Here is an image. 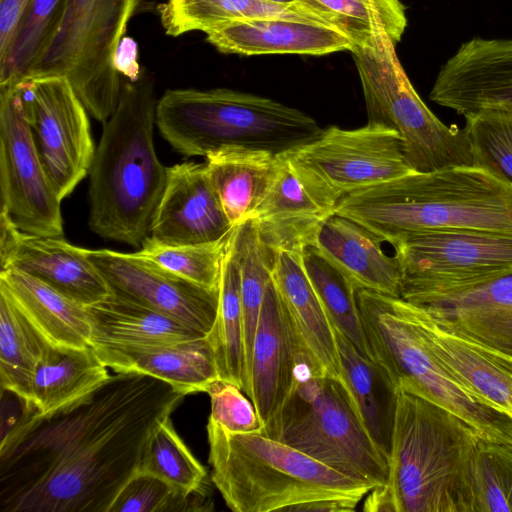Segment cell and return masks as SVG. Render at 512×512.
Masks as SVG:
<instances>
[{
  "label": "cell",
  "instance_id": "cell-1",
  "mask_svg": "<svg viewBox=\"0 0 512 512\" xmlns=\"http://www.w3.org/2000/svg\"><path fill=\"white\" fill-rule=\"evenodd\" d=\"M186 395L135 372L48 414L23 405L0 443V512H108Z\"/></svg>",
  "mask_w": 512,
  "mask_h": 512
},
{
  "label": "cell",
  "instance_id": "cell-2",
  "mask_svg": "<svg viewBox=\"0 0 512 512\" xmlns=\"http://www.w3.org/2000/svg\"><path fill=\"white\" fill-rule=\"evenodd\" d=\"M482 436L438 404L399 390L384 485L367 495L368 512H477L473 486Z\"/></svg>",
  "mask_w": 512,
  "mask_h": 512
},
{
  "label": "cell",
  "instance_id": "cell-3",
  "mask_svg": "<svg viewBox=\"0 0 512 512\" xmlns=\"http://www.w3.org/2000/svg\"><path fill=\"white\" fill-rule=\"evenodd\" d=\"M334 213L392 246L434 230L512 233V185L476 165L412 171L345 196Z\"/></svg>",
  "mask_w": 512,
  "mask_h": 512
},
{
  "label": "cell",
  "instance_id": "cell-4",
  "mask_svg": "<svg viewBox=\"0 0 512 512\" xmlns=\"http://www.w3.org/2000/svg\"><path fill=\"white\" fill-rule=\"evenodd\" d=\"M157 102L149 72L143 69L138 80L123 81L88 174L89 228L135 248L149 236L168 177L169 167L159 161L153 142Z\"/></svg>",
  "mask_w": 512,
  "mask_h": 512
},
{
  "label": "cell",
  "instance_id": "cell-5",
  "mask_svg": "<svg viewBox=\"0 0 512 512\" xmlns=\"http://www.w3.org/2000/svg\"><path fill=\"white\" fill-rule=\"evenodd\" d=\"M211 480L235 512H294L326 499L359 503L374 485L357 481L262 429L231 432L208 421Z\"/></svg>",
  "mask_w": 512,
  "mask_h": 512
},
{
  "label": "cell",
  "instance_id": "cell-6",
  "mask_svg": "<svg viewBox=\"0 0 512 512\" xmlns=\"http://www.w3.org/2000/svg\"><path fill=\"white\" fill-rule=\"evenodd\" d=\"M156 126L185 156L245 148L284 154L315 139L317 121L271 98L227 88L170 89L156 106Z\"/></svg>",
  "mask_w": 512,
  "mask_h": 512
},
{
  "label": "cell",
  "instance_id": "cell-7",
  "mask_svg": "<svg viewBox=\"0 0 512 512\" xmlns=\"http://www.w3.org/2000/svg\"><path fill=\"white\" fill-rule=\"evenodd\" d=\"M356 298L371 358L397 390L420 395L474 427L483 439L512 445V417L466 388L431 350L409 302L368 289Z\"/></svg>",
  "mask_w": 512,
  "mask_h": 512
},
{
  "label": "cell",
  "instance_id": "cell-8",
  "mask_svg": "<svg viewBox=\"0 0 512 512\" xmlns=\"http://www.w3.org/2000/svg\"><path fill=\"white\" fill-rule=\"evenodd\" d=\"M395 45L386 33L380 32L351 50L368 123L398 132L413 171L474 165L465 128L444 124L428 108L406 75Z\"/></svg>",
  "mask_w": 512,
  "mask_h": 512
},
{
  "label": "cell",
  "instance_id": "cell-9",
  "mask_svg": "<svg viewBox=\"0 0 512 512\" xmlns=\"http://www.w3.org/2000/svg\"><path fill=\"white\" fill-rule=\"evenodd\" d=\"M267 435L357 481L379 487L388 459L367 433L343 383L312 363L296 384Z\"/></svg>",
  "mask_w": 512,
  "mask_h": 512
},
{
  "label": "cell",
  "instance_id": "cell-10",
  "mask_svg": "<svg viewBox=\"0 0 512 512\" xmlns=\"http://www.w3.org/2000/svg\"><path fill=\"white\" fill-rule=\"evenodd\" d=\"M137 1L67 0L59 29L27 77H67L89 115L105 123L121 95L114 57Z\"/></svg>",
  "mask_w": 512,
  "mask_h": 512
},
{
  "label": "cell",
  "instance_id": "cell-11",
  "mask_svg": "<svg viewBox=\"0 0 512 512\" xmlns=\"http://www.w3.org/2000/svg\"><path fill=\"white\" fill-rule=\"evenodd\" d=\"M281 155L315 200L332 211L351 193L413 171L398 132L369 123L357 129L330 126Z\"/></svg>",
  "mask_w": 512,
  "mask_h": 512
},
{
  "label": "cell",
  "instance_id": "cell-12",
  "mask_svg": "<svg viewBox=\"0 0 512 512\" xmlns=\"http://www.w3.org/2000/svg\"><path fill=\"white\" fill-rule=\"evenodd\" d=\"M393 247L403 273L401 297L450 291L512 270V233L434 230Z\"/></svg>",
  "mask_w": 512,
  "mask_h": 512
},
{
  "label": "cell",
  "instance_id": "cell-13",
  "mask_svg": "<svg viewBox=\"0 0 512 512\" xmlns=\"http://www.w3.org/2000/svg\"><path fill=\"white\" fill-rule=\"evenodd\" d=\"M14 85L44 169L62 201L89 174L95 155L89 113L65 76L27 77Z\"/></svg>",
  "mask_w": 512,
  "mask_h": 512
},
{
  "label": "cell",
  "instance_id": "cell-14",
  "mask_svg": "<svg viewBox=\"0 0 512 512\" xmlns=\"http://www.w3.org/2000/svg\"><path fill=\"white\" fill-rule=\"evenodd\" d=\"M1 211L23 233L63 237L61 200L42 164L16 85L0 88Z\"/></svg>",
  "mask_w": 512,
  "mask_h": 512
},
{
  "label": "cell",
  "instance_id": "cell-15",
  "mask_svg": "<svg viewBox=\"0 0 512 512\" xmlns=\"http://www.w3.org/2000/svg\"><path fill=\"white\" fill-rule=\"evenodd\" d=\"M112 294L169 315L206 336L218 312L219 290L190 282L137 252L85 249Z\"/></svg>",
  "mask_w": 512,
  "mask_h": 512
},
{
  "label": "cell",
  "instance_id": "cell-16",
  "mask_svg": "<svg viewBox=\"0 0 512 512\" xmlns=\"http://www.w3.org/2000/svg\"><path fill=\"white\" fill-rule=\"evenodd\" d=\"M308 361L316 363L302 344L271 277L265 290L243 388L256 409L265 434L277 422L302 365Z\"/></svg>",
  "mask_w": 512,
  "mask_h": 512
},
{
  "label": "cell",
  "instance_id": "cell-17",
  "mask_svg": "<svg viewBox=\"0 0 512 512\" xmlns=\"http://www.w3.org/2000/svg\"><path fill=\"white\" fill-rule=\"evenodd\" d=\"M429 98L464 118L482 110L512 113V38L463 42L440 66Z\"/></svg>",
  "mask_w": 512,
  "mask_h": 512
},
{
  "label": "cell",
  "instance_id": "cell-18",
  "mask_svg": "<svg viewBox=\"0 0 512 512\" xmlns=\"http://www.w3.org/2000/svg\"><path fill=\"white\" fill-rule=\"evenodd\" d=\"M401 298L445 329L512 359V270L462 288Z\"/></svg>",
  "mask_w": 512,
  "mask_h": 512
},
{
  "label": "cell",
  "instance_id": "cell-19",
  "mask_svg": "<svg viewBox=\"0 0 512 512\" xmlns=\"http://www.w3.org/2000/svg\"><path fill=\"white\" fill-rule=\"evenodd\" d=\"M1 269L15 268L50 285L73 300L93 305L111 291L85 254L63 237L35 236L21 232L0 211Z\"/></svg>",
  "mask_w": 512,
  "mask_h": 512
},
{
  "label": "cell",
  "instance_id": "cell-20",
  "mask_svg": "<svg viewBox=\"0 0 512 512\" xmlns=\"http://www.w3.org/2000/svg\"><path fill=\"white\" fill-rule=\"evenodd\" d=\"M233 228L205 164L182 162L168 168L149 237L168 245L203 244L227 237Z\"/></svg>",
  "mask_w": 512,
  "mask_h": 512
},
{
  "label": "cell",
  "instance_id": "cell-21",
  "mask_svg": "<svg viewBox=\"0 0 512 512\" xmlns=\"http://www.w3.org/2000/svg\"><path fill=\"white\" fill-rule=\"evenodd\" d=\"M218 51L245 56L264 54L326 55L351 51L353 41L335 27L289 18L231 21L205 32Z\"/></svg>",
  "mask_w": 512,
  "mask_h": 512
},
{
  "label": "cell",
  "instance_id": "cell-22",
  "mask_svg": "<svg viewBox=\"0 0 512 512\" xmlns=\"http://www.w3.org/2000/svg\"><path fill=\"white\" fill-rule=\"evenodd\" d=\"M279 156L277 174L251 219L261 242L274 256L279 251L302 254L314 245L322 224L334 211L320 205Z\"/></svg>",
  "mask_w": 512,
  "mask_h": 512
},
{
  "label": "cell",
  "instance_id": "cell-23",
  "mask_svg": "<svg viewBox=\"0 0 512 512\" xmlns=\"http://www.w3.org/2000/svg\"><path fill=\"white\" fill-rule=\"evenodd\" d=\"M382 243L365 227L333 213L322 224L313 246L356 289L401 297L400 262L383 251Z\"/></svg>",
  "mask_w": 512,
  "mask_h": 512
},
{
  "label": "cell",
  "instance_id": "cell-24",
  "mask_svg": "<svg viewBox=\"0 0 512 512\" xmlns=\"http://www.w3.org/2000/svg\"><path fill=\"white\" fill-rule=\"evenodd\" d=\"M410 305L436 357L473 394L512 417V359L445 329Z\"/></svg>",
  "mask_w": 512,
  "mask_h": 512
},
{
  "label": "cell",
  "instance_id": "cell-25",
  "mask_svg": "<svg viewBox=\"0 0 512 512\" xmlns=\"http://www.w3.org/2000/svg\"><path fill=\"white\" fill-rule=\"evenodd\" d=\"M93 348L115 372L152 376L184 395L206 392L219 378L214 350L207 337L173 344Z\"/></svg>",
  "mask_w": 512,
  "mask_h": 512
},
{
  "label": "cell",
  "instance_id": "cell-26",
  "mask_svg": "<svg viewBox=\"0 0 512 512\" xmlns=\"http://www.w3.org/2000/svg\"><path fill=\"white\" fill-rule=\"evenodd\" d=\"M271 277L308 353L324 375L345 385L334 325L311 284L301 254L277 252Z\"/></svg>",
  "mask_w": 512,
  "mask_h": 512
},
{
  "label": "cell",
  "instance_id": "cell-27",
  "mask_svg": "<svg viewBox=\"0 0 512 512\" xmlns=\"http://www.w3.org/2000/svg\"><path fill=\"white\" fill-rule=\"evenodd\" d=\"M0 290L49 344L90 345L92 322L87 306L15 268L1 269Z\"/></svg>",
  "mask_w": 512,
  "mask_h": 512
},
{
  "label": "cell",
  "instance_id": "cell-28",
  "mask_svg": "<svg viewBox=\"0 0 512 512\" xmlns=\"http://www.w3.org/2000/svg\"><path fill=\"white\" fill-rule=\"evenodd\" d=\"M87 307L92 347L162 345L207 337L178 319L112 293Z\"/></svg>",
  "mask_w": 512,
  "mask_h": 512
},
{
  "label": "cell",
  "instance_id": "cell-29",
  "mask_svg": "<svg viewBox=\"0 0 512 512\" xmlns=\"http://www.w3.org/2000/svg\"><path fill=\"white\" fill-rule=\"evenodd\" d=\"M94 348L59 347L49 344L34 370L28 404L48 414L85 398L110 374Z\"/></svg>",
  "mask_w": 512,
  "mask_h": 512
},
{
  "label": "cell",
  "instance_id": "cell-30",
  "mask_svg": "<svg viewBox=\"0 0 512 512\" xmlns=\"http://www.w3.org/2000/svg\"><path fill=\"white\" fill-rule=\"evenodd\" d=\"M205 159L209 180L232 226L251 219L277 174L280 156L264 150L225 148Z\"/></svg>",
  "mask_w": 512,
  "mask_h": 512
},
{
  "label": "cell",
  "instance_id": "cell-31",
  "mask_svg": "<svg viewBox=\"0 0 512 512\" xmlns=\"http://www.w3.org/2000/svg\"><path fill=\"white\" fill-rule=\"evenodd\" d=\"M335 335L342 376L354 408L367 433L388 459L398 392L376 361L364 355L336 328Z\"/></svg>",
  "mask_w": 512,
  "mask_h": 512
},
{
  "label": "cell",
  "instance_id": "cell-32",
  "mask_svg": "<svg viewBox=\"0 0 512 512\" xmlns=\"http://www.w3.org/2000/svg\"><path fill=\"white\" fill-rule=\"evenodd\" d=\"M165 33L180 36L244 19L289 18L327 24L298 3L279 4L265 0H166L159 7ZM329 25V24H328Z\"/></svg>",
  "mask_w": 512,
  "mask_h": 512
},
{
  "label": "cell",
  "instance_id": "cell-33",
  "mask_svg": "<svg viewBox=\"0 0 512 512\" xmlns=\"http://www.w3.org/2000/svg\"><path fill=\"white\" fill-rule=\"evenodd\" d=\"M207 339L214 350L219 379L231 382L243 391L245 353L241 278L230 235L222 262L217 317Z\"/></svg>",
  "mask_w": 512,
  "mask_h": 512
},
{
  "label": "cell",
  "instance_id": "cell-34",
  "mask_svg": "<svg viewBox=\"0 0 512 512\" xmlns=\"http://www.w3.org/2000/svg\"><path fill=\"white\" fill-rule=\"evenodd\" d=\"M49 343L0 290V384L28 404L30 383Z\"/></svg>",
  "mask_w": 512,
  "mask_h": 512
},
{
  "label": "cell",
  "instance_id": "cell-35",
  "mask_svg": "<svg viewBox=\"0 0 512 512\" xmlns=\"http://www.w3.org/2000/svg\"><path fill=\"white\" fill-rule=\"evenodd\" d=\"M305 10L347 35L355 44L384 32L396 44L408 24L400 0H295Z\"/></svg>",
  "mask_w": 512,
  "mask_h": 512
},
{
  "label": "cell",
  "instance_id": "cell-36",
  "mask_svg": "<svg viewBox=\"0 0 512 512\" xmlns=\"http://www.w3.org/2000/svg\"><path fill=\"white\" fill-rule=\"evenodd\" d=\"M230 239L240 268L245 385L263 298L266 287L271 279L274 255L261 242L256 225L252 219H248L235 226L230 234Z\"/></svg>",
  "mask_w": 512,
  "mask_h": 512
},
{
  "label": "cell",
  "instance_id": "cell-37",
  "mask_svg": "<svg viewBox=\"0 0 512 512\" xmlns=\"http://www.w3.org/2000/svg\"><path fill=\"white\" fill-rule=\"evenodd\" d=\"M305 271L334 327L371 358L355 286L312 245L302 254ZM372 359V358H371Z\"/></svg>",
  "mask_w": 512,
  "mask_h": 512
},
{
  "label": "cell",
  "instance_id": "cell-38",
  "mask_svg": "<svg viewBox=\"0 0 512 512\" xmlns=\"http://www.w3.org/2000/svg\"><path fill=\"white\" fill-rule=\"evenodd\" d=\"M67 0H30L15 38L0 62V88L25 79L54 38Z\"/></svg>",
  "mask_w": 512,
  "mask_h": 512
},
{
  "label": "cell",
  "instance_id": "cell-39",
  "mask_svg": "<svg viewBox=\"0 0 512 512\" xmlns=\"http://www.w3.org/2000/svg\"><path fill=\"white\" fill-rule=\"evenodd\" d=\"M137 471L152 474L183 493L206 483L207 472L175 431L170 417L155 428L145 446Z\"/></svg>",
  "mask_w": 512,
  "mask_h": 512
},
{
  "label": "cell",
  "instance_id": "cell-40",
  "mask_svg": "<svg viewBox=\"0 0 512 512\" xmlns=\"http://www.w3.org/2000/svg\"><path fill=\"white\" fill-rule=\"evenodd\" d=\"M229 235L214 242L187 245L163 244L148 236L136 252L190 282L219 290Z\"/></svg>",
  "mask_w": 512,
  "mask_h": 512
},
{
  "label": "cell",
  "instance_id": "cell-41",
  "mask_svg": "<svg viewBox=\"0 0 512 512\" xmlns=\"http://www.w3.org/2000/svg\"><path fill=\"white\" fill-rule=\"evenodd\" d=\"M210 510L213 502L205 486L187 494L152 474L137 471L120 490L108 512Z\"/></svg>",
  "mask_w": 512,
  "mask_h": 512
},
{
  "label": "cell",
  "instance_id": "cell-42",
  "mask_svg": "<svg viewBox=\"0 0 512 512\" xmlns=\"http://www.w3.org/2000/svg\"><path fill=\"white\" fill-rule=\"evenodd\" d=\"M473 486L477 512H512V445L479 441Z\"/></svg>",
  "mask_w": 512,
  "mask_h": 512
},
{
  "label": "cell",
  "instance_id": "cell-43",
  "mask_svg": "<svg viewBox=\"0 0 512 512\" xmlns=\"http://www.w3.org/2000/svg\"><path fill=\"white\" fill-rule=\"evenodd\" d=\"M474 165L512 185V113L482 110L465 117Z\"/></svg>",
  "mask_w": 512,
  "mask_h": 512
},
{
  "label": "cell",
  "instance_id": "cell-44",
  "mask_svg": "<svg viewBox=\"0 0 512 512\" xmlns=\"http://www.w3.org/2000/svg\"><path fill=\"white\" fill-rule=\"evenodd\" d=\"M242 389L231 382L216 379L206 389L210 397L212 421L231 432H251L262 429L252 401Z\"/></svg>",
  "mask_w": 512,
  "mask_h": 512
},
{
  "label": "cell",
  "instance_id": "cell-45",
  "mask_svg": "<svg viewBox=\"0 0 512 512\" xmlns=\"http://www.w3.org/2000/svg\"><path fill=\"white\" fill-rule=\"evenodd\" d=\"M30 0H0V62L5 59Z\"/></svg>",
  "mask_w": 512,
  "mask_h": 512
},
{
  "label": "cell",
  "instance_id": "cell-46",
  "mask_svg": "<svg viewBox=\"0 0 512 512\" xmlns=\"http://www.w3.org/2000/svg\"><path fill=\"white\" fill-rule=\"evenodd\" d=\"M114 65L118 73L129 81H136L142 73L138 63L137 43L131 37L124 36L116 50Z\"/></svg>",
  "mask_w": 512,
  "mask_h": 512
},
{
  "label": "cell",
  "instance_id": "cell-47",
  "mask_svg": "<svg viewBox=\"0 0 512 512\" xmlns=\"http://www.w3.org/2000/svg\"><path fill=\"white\" fill-rule=\"evenodd\" d=\"M272 3H279V4H292L296 3L295 0H265Z\"/></svg>",
  "mask_w": 512,
  "mask_h": 512
}]
</instances>
